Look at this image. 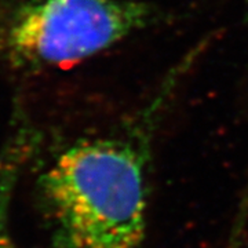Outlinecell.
I'll return each mask as SVG.
<instances>
[{"label":"cell","mask_w":248,"mask_h":248,"mask_svg":"<svg viewBox=\"0 0 248 248\" xmlns=\"http://www.w3.org/2000/svg\"><path fill=\"white\" fill-rule=\"evenodd\" d=\"M157 17L142 0H0V58L25 66L72 65Z\"/></svg>","instance_id":"7a4b0ae2"},{"label":"cell","mask_w":248,"mask_h":248,"mask_svg":"<svg viewBox=\"0 0 248 248\" xmlns=\"http://www.w3.org/2000/svg\"><path fill=\"white\" fill-rule=\"evenodd\" d=\"M185 71H171L127 133L76 142L51 163L42 192L55 248L142 247L148 141Z\"/></svg>","instance_id":"6da1fadb"},{"label":"cell","mask_w":248,"mask_h":248,"mask_svg":"<svg viewBox=\"0 0 248 248\" xmlns=\"http://www.w3.org/2000/svg\"><path fill=\"white\" fill-rule=\"evenodd\" d=\"M18 156L6 157L0 164V248H17L10 228V207L17 181Z\"/></svg>","instance_id":"3957f363"}]
</instances>
